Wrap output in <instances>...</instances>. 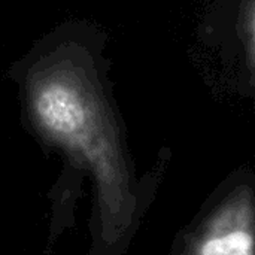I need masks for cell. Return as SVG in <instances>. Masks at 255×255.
Here are the masks:
<instances>
[{"label":"cell","instance_id":"3957f363","mask_svg":"<svg viewBox=\"0 0 255 255\" xmlns=\"http://www.w3.org/2000/svg\"><path fill=\"white\" fill-rule=\"evenodd\" d=\"M244 43L247 46L248 64L254 67V0H245L244 3Z\"/></svg>","mask_w":255,"mask_h":255},{"label":"cell","instance_id":"6da1fadb","mask_svg":"<svg viewBox=\"0 0 255 255\" xmlns=\"http://www.w3.org/2000/svg\"><path fill=\"white\" fill-rule=\"evenodd\" d=\"M28 99L46 136L85 157L103 175H115V149L100 99L84 73L69 63L45 67L31 76Z\"/></svg>","mask_w":255,"mask_h":255},{"label":"cell","instance_id":"7a4b0ae2","mask_svg":"<svg viewBox=\"0 0 255 255\" xmlns=\"http://www.w3.org/2000/svg\"><path fill=\"white\" fill-rule=\"evenodd\" d=\"M194 255H254L250 203L235 202L218 212L199 241Z\"/></svg>","mask_w":255,"mask_h":255}]
</instances>
